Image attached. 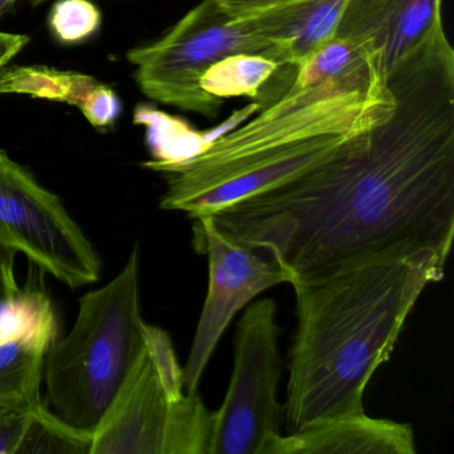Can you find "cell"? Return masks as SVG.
Masks as SVG:
<instances>
[{"label":"cell","mask_w":454,"mask_h":454,"mask_svg":"<svg viewBox=\"0 0 454 454\" xmlns=\"http://www.w3.org/2000/svg\"><path fill=\"white\" fill-rule=\"evenodd\" d=\"M395 110L328 159L211 215L291 281L454 238V51L442 22L387 76Z\"/></svg>","instance_id":"obj_1"},{"label":"cell","mask_w":454,"mask_h":454,"mask_svg":"<svg viewBox=\"0 0 454 454\" xmlns=\"http://www.w3.org/2000/svg\"><path fill=\"white\" fill-rule=\"evenodd\" d=\"M446 260L434 252L385 254L289 283L297 312L284 405L291 432L364 413L366 385L427 286L442 280Z\"/></svg>","instance_id":"obj_2"},{"label":"cell","mask_w":454,"mask_h":454,"mask_svg":"<svg viewBox=\"0 0 454 454\" xmlns=\"http://www.w3.org/2000/svg\"><path fill=\"white\" fill-rule=\"evenodd\" d=\"M395 110L384 94L353 92L332 82L294 79L291 89L244 126L212 140L187 159L143 163L167 175L160 208L190 219L286 182L328 159L348 140Z\"/></svg>","instance_id":"obj_3"},{"label":"cell","mask_w":454,"mask_h":454,"mask_svg":"<svg viewBox=\"0 0 454 454\" xmlns=\"http://www.w3.org/2000/svg\"><path fill=\"white\" fill-rule=\"evenodd\" d=\"M140 310V251L135 244L123 270L79 299L75 324L44 361L43 380L54 413L94 433L145 348Z\"/></svg>","instance_id":"obj_4"},{"label":"cell","mask_w":454,"mask_h":454,"mask_svg":"<svg viewBox=\"0 0 454 454\" xmlns=\"http://www.w3.org/2000/svg\"><path fill=\"white\" fill-rule=\"evenodd\" d=\"M235 54H262L286 65L275 46L254 35L243 20H232L217 0H204L163 38L132 49L127 59L137 66L135 79L145 97L214 119L223 100L204 91L201 79Z\"/></svg>","instance_id":"obj_5"},{"label":"cell","mask_w":454,"mask_h":454,"mask_svg":"<svg viewBox=\"0 0 454 454\" xmlns=\"http://www.w3.org/2000/svg\"><path fill=\"white\" fill-rule=\"evenodd\" d=\"M214 419L198 392L169 397L145 347L95 427L90 454H209Z\"/></svg>","instance_id":"obj_6"},{"label":"cell","mask_w":454,"mask_h":454,"mask_svg":"<svg viewBox=\"0 0 454 454\" xmlns=\"http://www.w3.org/2000/svg\"><path fill=\"white\" fill-rule=\"evenodd\" d=\"M0 243L71 289L102 276V259L57 193L0 150Z\"/></svg>","instance_id":"obj_7"},{"label":"cell","mask_w":454,"mask_h":454,"mask_svg":"<svg viewBox=\"0 0 454 454\" xmlns=\"http://www.w3.org/2000/svg\"><path fill=\"white\" fill-rule=\"evenodd\" d=\"M278 336L275 301L249 305L239 321L232 377L224 403L215 411L209 454H259L270 435L280 434Z\"/></svg>","instance_id":"obj_8"},{"label":"cell","mask_w":454,"mask_h":454,"mask_svg":"<svg viewBox=\"0 0 454 454\" xmlns=\"http://www.w3.org/2000/svg\"><path fill=\"white\" fill-rule=\"evenodd\" d=\"M193 247L208 259V292L183 368L187 393L198 392L204 371L239 310L267 289L291 283V275L270 254L225 235L212 216L193 222Z\"/></svg>","instance_id":"obj_9"},{"label":"cell","mask_w":454,"mask_h":454,"mask_svg":"<svg viewBox=\"0 0 454 454\" xmlns=\"http://www.w3.org/2000/svg\"><path fill=\"white\" fill-rule=\"evenodd\" d=\"M442 4L443 0H348L334 36L371 42L387 76L442 22Z\"/></svg>","instance_id":"obj_10"},{"label":"cell","mask_w":454,"mask_h":454,"mask_svg":"<svg viewBox=\"0 0 454 454\" xmlns=\"http://www.w3.org/2000/svg\"><path fill=\"white\" fill-rule=\"evenodd\" d=\"M413 427L360 414L313 422L291 434L270 435L259 454H414Z\"/></svg>","instance_id":"obj_11"},{"label":"cell","mask_w":454,"mask_h":454,"mask_svg":"<svg viewBox=\"0 0 454 454\" xmlns=\"http://www.w3.org/2000/svg\"><path fill=\"white\" fill-rule=\"evenodd\" d=\"M348 0H292L244 20L257 38L276 47L281 60L299 70L336 35Z\"/></svg>","instance_id":"obj_12"},{"label":"cell","mask_w":454,"mask_h":454,"mask_svg":"<svg viewBox=\"0 0 454 454\" xmlns=\"http://www.w3.org/2000/svg\"><path fill=\"white\" fill-rule=\"evenodd\" d=\"M297 75V67L262 54H235L209 68L201 87L217 99L248 98L260 111L283 97Z\"/></svg>","instance_id":"obj_13"},{"label":"cell","mask_w":454,"mask_h":454,"mask_svg":"<svg viewBox=\"0 0 454 454\" xmlns=\"http://www.w3.org/2000/svg\"><path fill=\"white\" fill-rule=\"evenodd\" d=\"M43 275V270L30 262L25 286L0 304V342L27 340L50 350L59 339V320Z\"/></svg>","instance_id":"obj_14"},{"label":"cell","mask_w":454,"mask_h":454,"mask_svg":"<svg viewBox=\"0 0 454 454\" xmlns=\"http://www.w3.org/2000/svg\"><path fill=\"white\" fill-rule=\"evenodd\" d=\"M47 353L27 340L0 342V406L35 411L46 405L41 387Z\"/></svg>","instance_id":"obj_15"},{"label":"cell","mask_w":454,"mask_h":454,"mask_svg":"<svg viewBox=\"0 0 454 454\" xmlns=\"http://www.w3.org/2000/svg\"><path fill=\"white\" fill-rule=\"evenodd\" d=\"M99 82L81 74L18 68L0 70V92H25L43 99L62 100L83 113L99 89Z\"/></svg>","instance_id":"obj_16"},{"label":"cell","mask_w":454,"mask_h":454,"mask_svg":"<svg viewBox=\"0 0 454 454\" xmlns=\"http://www.w3.org/2000/svg\"><path fill=\"white\" fill-rule=\"evenodd\" d=\"M99 10L90 0H58L50 14V27L58 41L76 44L94 35L100 27Z\"/></svg>","instance_id":"obj_17"},{"label":"cell","mask_w":454,"mask_h":454,"mask_svg":"<svg viewBox=\"0 0 454 454\" xmlns=\"http://www.w3.org/2000/svg\"><path fill=\"white\" fill-rule=\"evenodd\" d=\"M43 408L35 411H20L0 406V454L39 453Z\"/></svg>","instance_id":"obj_18"},{"label":"cell","mask_w":454,"mask_h":454,"mask_svg":"<svg viewBox=\"0 0 454 454\" xmlns=\"http://www.w3.org/2000/svg\"><path fill=\"white\" fill-rule=\"evenodd\" d=\"M145 347L153 358L156 372L164 389L174 401L180 400L184 393V373L180 368L171 337L158 326H145Z\"/></svg>","instance_id":"obj_19"},{"label":"cell","mask_w":454,"mask_h":454,"mask_svg":"<svg viewBox=\"0 0 454 454\" xmlns=\"http://www.w3.org/2000/svg\"><path fill=\"white\" fill-rule=\"evenodd\" d=\"M217 2L232 20H244L273 7L289 4L292 0H217Z\"/></svg>","instance_id":"obj_20"},{"label":"cell","mask_w":454,"mask_h":454,"mask_svg":"<svg viewBox=\"0 0 454 454\" xmlns=\"http://www.w3.org/2000/svg\"><path fill=\"white\" fill-rule=\"evenodd\" d=\"M17 254L15 249L0 243V304L20 291V286L15 275Z\"/></svg>","instance_id":"obj_21"},{"label":"cell","mask_w":454,"mask_h":454,"mask_svg":"<svg viewBox=\"0 0 454 454\" xmlns=\"http://www.w3.org/2000/svg\"><path fill=\"white\" fill-rule=\"evenodd\" d=\"M30 42L28 36L0 31V70L9 65Z\"/></svg>","instance_id":"obj_22"},{"label":"cell","mask_w":454,"mask_h":454,"mask_svg":"<svg viewBox=\"0 0 454 454\" xmlns=\"http://www.w3.org/2000/svg\"><path fill=\"white\" fill-rule=\"evenodd\" d=\"M17 4L18 0H0V17L9 14Z\"/></svg>","instance_id":"obj_23"},{"label":"cell","mask_w":454,"mask_h":454,"mask_svg":"<svg viewBox=\"0 0 454 454\" xmlns=\"http://www.w3.org/2000/svg\"><path fill=\"white\" fill-rule=\"evenodd\" d=\"M28 4H31V6L36 7L41 6V4H46V2H49V0H27Z\"/></svg>","instance_id":"obj_24"}]
</instances>
